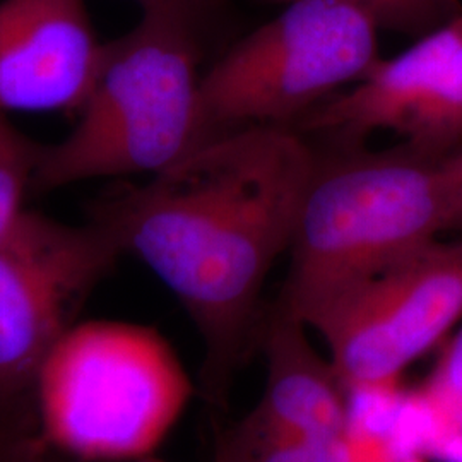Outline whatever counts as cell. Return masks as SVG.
Listing matches in <instances>:
<instances>
[{
	"label": "cell",
	"instance_id": "6da1fadb",
	"mask_svg": "<svg viewBox=\"0 0 462 462\" xmlns=\"http://www.w3.org/2000/svg\"><path fill=\"white\" fill-rule=\"evenodd\" d=\"M315 162L290 127H245L208 141L95 216L192 319L215 402L226 397L265 280L290 252Z\"/></svg>",
	"mask_w": 462,
	"mask_h": 462
},
{
	"label": "cell",
	"instance_id": "7a4b0ae2",
	"mask_svg": "<svg viewBox=\"0 0 462 462\" xmlns=\"http://www.w3.org/2000/svg\"><path fill=\"white\" fill-rule=\"evenodd\" d=\"M454 154L402 143L317 158L281 307L307 324L351 286L454 230Z\"/></svg>",
	"mask_w": 462,
	"mask_h": 462
},
{
	"label": "cell",
	"instance_id": "3957f363",
	"mask_svg": "<svg viewBox=\"0 0 462 462\" xmlns=\"http://www.w3.org/2000/svg\"><path fill=\"white\" fill-rule=\"evenodd\" d=\"M198 21L182 9L148 7L129 33L105 43L78 125L59 144L40 146L33 185L158 175L198 149Z\"/></svg>",
	"mask_w": 462,
	"mask_h": 462
},
{
	"label": "cell",
	"instance_id": "277c9868",
	"mask_svg": "<svg viewBox=\"0 0 462 462\" xmlns=\"http://www.w3.org/2000/svg\"><path fill=\"white\" fill-rule=\"evenodd\" d=\"M32 394L51 450L84 462H139L180 420L192 382L158 330L88 320L50 349Z\"/></svg>",
	"mask_w": 462,
	"mask_h": 462
},
{
	"label": "cell",
	"instance_id": "5b68a950",
	"mask_svg": "<svg viewBox=\"0 0 462 462\" xmlns=\"http://www.w3.org/2000/svg\"><path fill=\"white\" fill-rule=\"evenodd\" d=\"M379 30L374 17L341 0L284 4L202 76V144L254 125L298 124L375 66Z\"/></svg>",
	"mask_w": 462,
	"mask_h": 462
},
{
	"label": "cell",
	"instance_id": "8992f818",
	"mask_svg": "<svg viewBox=\"0 0 462 462\" xmlns=\"http://www.w3.org/2000/svg\"><path fill=\"white\" fill-rule=\"evenodd\" d=\"M462 320V240L420 248L307 320L349 393L394 387Z\"/></svg>",
	"mask_w": 462,
	"mask_h": 462
},
{
	"label": "cell",
	"instance_id": "52a82bcc",
	"mask_svg": "<svg viewBox=\"0 0 462 462\" xmlns=\"http://www.w3.org/2000/svg\"><path fill=\"white\" fill-rule=\"evenodd\" d=\"M122 254L114 235L24 213L0 238V402L33 393L50 349Z\"/></svg>",
	"mask_w": 462,
	"mask_h": 462
},
{
	"label": "cell",
	"instance_id": "ba28073f",
	"mask_svg": "<svg viewBox=\"0 0 462 462\" xmlns=\"http://www.w3.org/2000/svg\"><path fill=\"white\" fill-rule=\"evenodd\" d=\"M346 146L377 131L433 154L462 148V11L298 122Z\"/></svg>",
	"mask_w": 462,
	"mask_h": 462
},
{
	"label": "cell",
	"instance_id": "9c48e42d",
	"mask_svg": "<svg viewBox=\"0 0 462 462\" xmlns=\"http://www.w3.org/2000/svg\"><path fill=\"white\" fill-rule=\"evenodd\" d=\"M103 50L84 0H0V116L81 110Z\"/></svg>",
	"mask_w": 462,
	"mask_h": 462
},
{
	"label": "cell",
	"instance_id": "30bf717a",
	"mask_svg": "<svg viewBox=\"0 0 462 462\" xmlns=\"http://www.w3.org/2000/svg\"><path fill=\"white\" fill-rule=\"evenodd\" d=\"M309 328L276 303L265 322V385L247 414L265 429L315 442L349 429L351 394L330 364L317 353Z\"/></svg>",
	"mask_w": 462,
	"mask_h": 462
},
{
	"label": "cell",
	"instance_id": "8fae6325",
	"mask_svg": "<svg viewBox=\"0 0 462 462\" xmlns=\"http://www.w3.org/2000/svg\"><path fill=\"white\" fill-rule=\"evenodd\" d=\"M40 146L17 133L0 116V238L19 223L26 213L23 198L33 183Z\"/></svg>",
	"mask_w": 462,
	"mask_h": 462
},
{
	"label": "cell",
	"instance_id": "7c38bea8",
	"mask_svg": "<svg viewBox=\"0 0 462 462\" xmlns=\"http://www.w3.org/2000/svg\"><path fill=\"white\" fill-rule=\"evenodd\" d=\"M216 462H312V442L265 429L245 416L223 435Z\"/></svg>",
	"mask_w": 462,
	"mask_h": 462
},
{
	"label": "cell",
	"instance_id": "4fadbf2b",
	"mask_svg": "<svg viewBox=\"0 0 462 462\" xmlns=\"http://www.w3.org/2000/svg\"><path fill=\"white\" fill-rule=\"evenodd\" d=\"M288 4L291 0H271ZM374 17L380 30L425 34L459 14L456 0H341Z\"/></svg>",
	"mask_w": 462,
	"mask_h": 462
},
{
	"label": "cell",
	"instance_id": "5bb4252c",
	"mask_svg": "<svg viewBox=\"0 0 462 462\" xmlns=\"http://www.w3.org/2000/svg\"><path fill=\"white\" fill-rule=\"evenodd\" d=\"M439 356L416 397L433 413L462 410V326L439 347Z\"/></svg>",
	"mask_w": 462,
	"mask_h": 462
},
{
	"label": "cell",
	"instance_id": "9a60e30c",
	"mask_svg": "<svg viewBox=\"0 0 462 462\" xmlns=\"http://www.w3.org/2000/svg\"><path fill=\"white\" fill-rule=\"evenodd\" d=\"M139 5L143 9L148 7H175V9H182L194 16L200 17L202 13L213 5L215 0H137Z\"/></svg>",
	"mask_w": 462,
	"mask_h": 462
},
{
	"label": "cell",
	"instance_id": "2e32d148",
	"mask_svg": "<svg viewBox=\"0 0 462 462\" xmlns=\"http://www.w3.org/2000/svg\"><path fill=\"white\" fill-rule=\"evenodd\" d=\"M454 189H456V228L462 231V148L454 154Z\"/></svg>",
	"mask_w": 462,
	"mask_h": 462
},
{
	"label": "cell",
	"instance_id": "e0dca14e",
	"mask_svg": "<svg viewBox=\"0 0 462 462\" xmlns=\"http://www.w3.org/2000/svg\"><path fill=\"white\" fill-rule=\"evenodd\" d=\"M139 462H166L162 461V459H156V457H152V456H149V457H146V459H143V461Z\"/></svg>",
	"mask_w": 462,
	"mask_h": 462
}]
</instances>
